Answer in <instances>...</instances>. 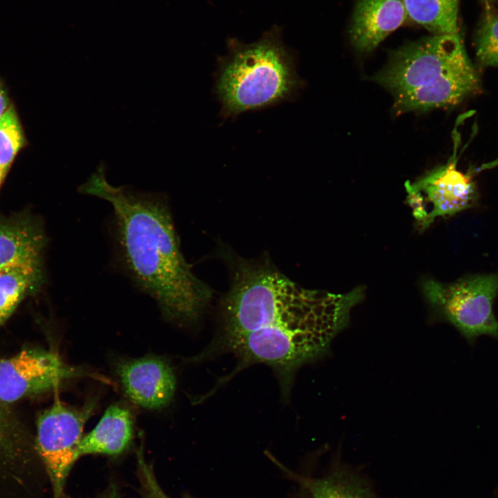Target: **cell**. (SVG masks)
<instances>
[{
    "label": "cell",
    "instance_id": "1",
    "mask_svg": "<svg viewBox=\"0 0 498 498\" xmlns=\"http://www.w3.org/2000/svg\"><path fill=\"white\" fill-rule=\"evenodd\" d=\"M362 296L360 288L343 294L308 289L266 263L240 259L224 299L221 333L204 353H232L239 360L233 374L266 364L287 395L297 369L327 351Z\"/></svg>",
    "mask_w": 498,
    "mask_h": 498
},
{
    "label": "cell",
    "instance_id": "2",
    "mask_svg": "<svg viewBox=\"0 0 498 498\" xmlns=\"http://www.w3.org/2000/svg\"><path fill=\"white\" fill-rule=\"evenodd\" d=\"M78 191L103 199L112 207L122 264L163 315L180 323L195 320L210 300L211 291L184 259L162 195L110 185L102 163Z\"/></svg>",
    "mask_w": 498,
    "mask_h": 498
},
{
    "label": "cell",
    "instance_id": "3",
    "mask_svg": "<svg viewBox=\"0 0 498 498\" xmlns=\"http://www.w3.org/2000/svg\"><path fill=\"white\" fill-rule=\"evenodd\" d=\"M374 80L397 113L453 107L480 87L461 35H432L393 50Z\"/></svg>",
    "mask_w": 498,
    "mask_h": 498
},
{
    "label": "cell",
    "instance_id": "4",
    "mask_svg": "<svg viewBox=\"0 0 498 498\" xmlns=\"http://www.w3.org/2000/svg\"><path fill=\"white\" fill-rule=\"evenodd\" d=\"M301 84L292 56L269 35L231 48L220 61L215 90L222 116L228 118L292 99Z\"/></svg>",
    "mask_w": 498,
    "mask_h": 498
},
{
    "label": "cell",
    "instance_id": "5",
    "mask_svg": "<svg viewBox=\"0 0 498 498\" xmlns=\"http://www.w3.org/2000/svg\"><path fill=\"white\" fill-rule=\"evenodd\" d=\"M423 289L434 309L470 343L480 335L498 338L493 312L498 272L471 275L449 284L427 279Z\"/></svg>",
    "mask_w": 498,
    "mask_h": 498
},
{
    "label": "cell",
    "instance_id": "6",
    "mask_svg": "<svg viewBox=\"0 0 498 498\" xmlns=\"http://www.w3.org/2000/svg\"><path fill=\"white\" fill-rule=\"evenodd\" d=\"M94 403L71 407L58 398L39 414L36 421L35 449L49 478L53 498L64 493L68 475L75 462L77 448Z\"/></svg>",
    "mask_w": 498,
    "mask_h": 498
},
{
    "label": "cell",
    "instance_id": "7",
    "mask_svg": "<svg viewBox=\"0 0 498 498\" xmlns=\"http://www.w3.org/2000/svg\"><path fill=\"white\" fill-rule=\"evenodd\" d=\"M456 153L413 183H406L407 201L420 229L440 216H452L473 207L477 200L473 172L457 169Z\"/></svg>",
    "mask_w": 498,
    "mask_h": 498
},
{
    "label": "cell",
    "instance_id": "8",
    "mask_svg": "<svg viewBox=\"0 0 498 498\" xmlns=\"http://www.w3.org/2000/svg\"><path fill=\"white\" fill-rule=\"evenodd\" d=\"M84 376H93L84 369L66 364L50 351L21 350L11 357L0 358V404L6 406Z\"/></svg>",
    "mask_w": 498,
    "mask_h": 498
},
{
    "label": "cell",
    "instance_id": "9",
    "mask_svg": "<svg viewBox=\"0 0 498 498\" xmlns=\"http://www.w3.org/2000/svg\"><path fill=\"white\" fill-rule=\"evenodd\" d=\"M116 372L127 397L148 409H159L169 404L176 390V378L170 365L164 359L147 356L122 360Z\"/></svg>",
    "mask_w": 498,
    "mask_h": 498
},
{
    "label": "cell",
    "instance_id": "10",
    "mask_svg": "<svg viewBox=\"0 0 498 498\" xmlns=\"http://www.w3.org/2000/svg\"><path fill=\"white\" fill-rule=\"evenodd\" d=\"M407 20L402 0H358L349 28L351 44L360 53H370Z\"/></svg>",
    "mask_w": 498,
    "mask_h": 498
},
{
    "label": "cell",
    "instance_id": "11",
    "mask_svg": "<svg viewBox=\"0 0 498 498\" xmlns=\"http://www.w3.org/2000/svg\"><path fill=\"white\" fill-rule=\"evenodd\" d=\"M133 419L126 407L109 406L95 425L83 436L76 451L78 459L88 454L117 456L125 452L133 439Z\"/></svg>",
    "mask_w": 498,
    "mask_h": 498
},
{
    "label": "cell",
    "instance_id": "12",
    "mask_svg": "<svg viewBox=\"0 0 498 498\" xmlns=\"http://www.w3.org/2000/svg\"><path fill=\"white\" fill-rule=\"evenodd\" d=\"M46 237L33 221H0V271L24 266L42 267Z\"/></svg>",
    "mask_w": 498,
    "mask_h": 498
},
{
    "label": "cell",
    "instance_id": "13",
    "mask_svg": "<svg viewBox=\"0 0 498 498\" xmlns=\"http://www.w3.org/2000/svg\"><path fill=\"white\" fill-rule=\"evenodd\" d=\"M27 432L16 418L0 404V477L20 478L32 456Z\"/></svg>",
    "mask_w": 498,
    "mask_h": 498
},
{
    "label": "cell",
    "instance_id": "14",
    "mask_svg": "<svg viewBox=\"0 0 498 498\" xmlns=\"http://www.w3.org/2000/svg\"><path fill=\"white\" fill-rule=\"evenodd\" d=\"M286 471L308 490L312 498H380L363 478L349 470L338 469L321 478Z\"/></svg>",
    "mask_w": 498,
    "mask_h": 498
},
{
    "label": "cell",
    "instance_id": "15",
    "mask_svg": "<svg viewBox=\"0 0 498 498\" xmlns=\"http://www.w3.org/2000/svg\"><path fill=\"white\" fill-rule=\"evenodd\" d=\"M408 20L432 35H460V0H402Z\"/></svg>",
    "mask_w": 498,
    "mask_h": 498
},
{
    "label": "cell",
    "instance_id": "16",
    "mask_svg": "<svg viewBox=\"0 0 498 498\" xmlns=\"http://www.w3.org/2000/svg\"><path fill=\"white\" fill-rule=\"evenodd\" d=\"M42 279V267L24 266L0 271V325Z\"/></svg>",
    "mask_w": 498,
    "mask_h": 498
},
{
    "label": "cell",
    "instance_id": "17",
    "mask_svg": "<svg viewBox=\"0 0 498 498\" xmlns=\"http://www.w3.org/2000/svg\"><path fill=\"white\" fill-rule=\"evenodd\" d=\"M475 55L484 67H498V10L487 6L479 24L475 39Z\"/></svg>",
    "mask_w": 498,
    "mask_h": 498
},
{
    "label": "cell",
    "instance_id": "18",
    "mask_svg": "<svg viewBox=\"0 0 498 498\" xmlns=\"http://www.w3.org/2000/svg\"><path fill=\"white\" fill-rule=\"evenodd\" d=\"M19 121L11 106L0 118V167L7 169L23 145Z\"/></svg>",
    "mask_w": 498,
    "mask_h": 498
},
{
    "label": "cell",
    "instance_id": "19",
    "mask_svg": "<svg viewBox=\"0 0 498 498\" xmlns=\"http://www.w3.org/2000/svg\"><path fill=\"white\" fill-rule=\"evenodd\" d=\"M137 470L142 498H172L159 484L153 466L145 459L142 449L137 452Z\"/></svg>",
    "mask_w": 498,
    "mask_h": 498
},
{
    "label": "cell",
    "instance_id": "20",
    "mask_svg": "<svg viewBox=\"0 0 498 498\" xmlns=\"http://www.w3.org/2000/svg\"><path fill=\"white\" fill-rule=\"evenodd\" d=\"M9 100L6 93L0 84V118L9 108Z\"/></svg>",
    "mask_w": 498,
    "mask_h": 498
},
{
    "label": "cell",
    "instance_id": "21",
    "mask_svg": "<svg viewBox=\"0 0 498 498\" xmlns=\"http://www.w3.org/2000/svg\"><path fill=\"white\" fill-rule=\"evenodd\" d=\"M60 498H72L65 494L62 495ZM95 498H118V493L115 487H109L104 492Z\"/></svg>",
    "mask_w": 498,
    "mask_h": 498
},
{
    "label": "cell",
    "instance_id": "22",
    "mask_svg": "<svg viewBox=\"0 0 498 498\" xmlns=\"http://www.w3.org/2000/svg\"><path fill=\"white\" fill-rule=\"evenodd\" d=\"M486 6H491V4L495 3H498V0H482Z\"/></svg>",
    "mask_w": 498,
    "mask_h": 498
},
{
    "label": "cell",
    "instance_id": "23",
    "mask_svg": "<svg viewBox=\"0 0 498 498\" xmlns=\"http://www.w3.org/2000/svg\"><path fill=\"white\" fill-rule=\"evenodd\" d=\"M7 169H3L0 167V184L5 176L6 172Z\"/></svg>",
    "mask_w": 498,
    "mask_h": 498
},
{
    "label": "cell",
    "instance_id": "24",
    "mask_svg": "<svg viewBox=\"0 0 498 498\" xmlns=\"http://www.w3.org/2000/svg\"></svg>",
    "mask_w": 498,
    "mask_h": 498
}]
</instances>
